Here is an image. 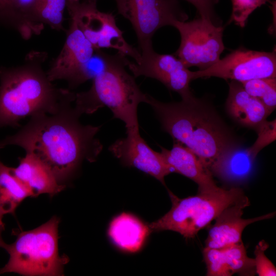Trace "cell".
Returning a JSON list of instances; mask_svg holds the SVG:
<instances>
[{"instance_id": "15", "label": "cell", "mask_w": 276, "mask_h": 276, "mask_svg": "<svg viewBox=\"0 0 276 276\" xmlns=\"http://www.w3.org/2000/svg\"><path fill=\"white\" fill-rule=\"evenodd\" d=\"M202 254L208 276L256 274L254 259L247 256L243 242L220 248L204 247Z\"/></svg>"}, {"instance_id": "26", "label": "cell", "mask_w": 276, "mask_h": 276, "mask_svg": "<svg viewBox=\"0 0 276 276\" xmlns=\"http://www.w3.org/2000/svg\"><path fill=\"white\" fill-rule=\"evenodd\" d=\"M232 11L229 22L241 28L245 27L249 15L269 0H231Z\"/></svg>"}, {"instance_id": "18", "label": "cell", "mask_w": 276, "mask_h": 276, "mask_svg": "<svg viewBox=\"0 0 276 276\" xmlns=\"http://www.w3.org/2000/svg\"><path fill=\"white\" fill-rule=\"evenodd\" d=\"M11 168L13 174L27 189L31 197L42 194L53 196L66 187L58 182L48 167L32 154L26 153L18 166Z\"/></svg>"}, {"instance_id": "14", "label": "cell", "mask_w": 276, "mask_h": 276, "mask_svg": "<svg viewBox=\"0 0 276 276\" xmlns=\"http://www.w3.org/2000/svg\"><path fill=\"white\" fill-rule=\"evenodd\" d=\"M250 205L248 198L229 205L215 219L205 240V247L220 248L242 242V234L248 225L274 217L275 212L259 217L244 219L243 210Z\"/></svg>"}, {"instance_id": "8", "label": "cell", "mask_w": 276, "mask_h": 276, "mask_svg": "<svg viewBox=\"0 0 276 276\" xmlns=\"http://www.w3.org/2000/svg\"><path fill=\"white\" fill-rule=\"evenodd\" d=\"M97 4L80 0H67L66 8L70 17L76 21L95 50L114 49L139 62L141 59L139 50L126 41L114 15L99 11Z\"/></svg>"}, {"instance_id": "6", "label": "cell", "mask_w": 276, "mask_h": 276, "mask_svg": "<svg viewBox=\"0 0 276 276\" xmlns=\"http://www.w3.org/2000/svg\"><path fill=\"white\" fill-rule=\"evenodd\" d=\"M168 193L171 209L148 226L151 232L171 231L186 239L194 238L227 206L248 198L242 189L236 187L229 189L218 187L184 198L178 197L170 190Z\"/></svg>"}, {"instance_id": "22", "label": "cell", "mask_w": 276, "mask_h": 276, "mask_svg": "<svg viewBox=\"0 0 276 276\" xmlns=\"http://www.w3.org/2000/svg\"><path fill=\"white\" fill-rule=\"evenodd\" d=\"M67 0H38L35 18L37 22L48 25L56 31H66L63 24Z\"/></svg>"}, {"instance_id": "17", "label": "cell", "mask_w": 276, "mask_h": 276, "mask_svg": "<svg viewBox=\"0 0 276 276\" xmlns=\"http://www.w3.org/2000/svg\"><path fill=\"white\" fill-rule=\"evenodd\" d=\"M256 158L238 141L222 151L210 167L213 176L233 185L245 182L251 175Z\"/></svg>"}, {"instance_id": "28", "label": "cell", "mask_w": 276, "mask_h": 276, "mask_svg": "<svg viewBox=\"0 0 276 276\" xmlns=\"http://www.w3.org/2000/svg\"><path fill=\"white\" fill-rule=\"evenodd\" d=\"M268 247V244L263 240L260 241L255 247L254 250L255 271L259 276L276 275L275 266L265 254Z\"/></svg>"}, {"instance_id": "21", "label": "cell", "mask_w": 276, "mask_h": 276, "mask_svg": "<svg viewBox=\"0 0 276 276\" xmlns=\"http://www.w3.org/2000/svg\"><path fill=\"white\" fill-rule=\"evenodd\" d=\"M28 197H31L30 192L13 174L12 168L0 160V226H4V215L14 214L18 205Z\"/></svg>"}, {"instance_id": "27", "label": "cell", "mask_w": 276, "mask_h": 276, "mask_svg": "<svg viewBox=\"0 0 276 276\" xmlns=\"http://www.w3.org/2000/svg\"><path fill=\"white\" fill-rule=\"evenodd\" d=\"M257 137L248 149L253 157L256 158L259 153L265 147L273 142L276 139L275 119L262 123L255 130Z\"/></svg>"}, {"instance_id": "5", "label": "cell", "mask_w": 276, "mask_h": 276, "mask_svg": "<svg viewBox=\"0 0 276 276\" xmlns=\"http://www.w3.org/2000/svg\"><path fill=\"white\" fill-rule=\"evenodd\" d=\"M59 218L52 217L40 226L17 234L15 241L8 244L7 264L0 274L14 272L27 276H60L68 262L65 255L58 250Z\"/></svg>"}, {"instance_id": "10", "label": "cell", "mask_w": 276, "mask_h": 276, "mask_svg": "<svg viewBox=\"0 0 276 276\" xmlns=\"http://www.w3.org/2000/svg\"><path fill=\"white\" fill-rule=\"evenodd\" d=\"M217 77L240 83L255 79L276 77V52L239 48L209 67L193 72V80Z\"/></svg>"}, {"instance_id": "31", "label": "cell", "mask_w": 276, "mask_h": 276, "mask_svg": "<svg viewBox=\"0 0 276 276\" xmlns=\"http://www.w3.org/2000/svg\"><path fill=\"white\" fill-rule=\"evenodd\" d=\"M4 228V226H0V247L4 248L6 250L8 247V244L4 242L2 236V233Z\"/></svg>"}, {"instance_id": "11", "label": "cell", "mask_w": 276, "mask_h": 276, "mask_svg": "<svg viewBox=\"0 0 276 276\" xmlns=\"http://www.w3.org/2000/svg\"><path fill=\"white\" fill-rule=\"evenodd\" d=\"M141 59L139 62L130 61L127 66L134 77L144 76L155 79L168 89L177 93L185 99L192 97L190 83L192 73L177 57L156 53L152 44L139 49Z\"/></svg>"}, {"instance_id": "4", "label": "cell", "mask_w": 276, "mask_h": 276, "mask_svg": "<svg viewBox=\"0 0 276 276\" xmlns=\"http://www.w3.org/2000/svg\"><path fill=\"white\" fill-rule=\"evenodd\" d=\"M129 62L120 53L109 55L106 68L93 79L89 89L76 93L74 104L82 114H91L106 106L114 118L125 123L126 131L139 130L137 108L146 103V94L126 71Z\"/></svg>"}, {"instance_id": "32", "label": "cell", "mask_w": 276, "mask_h": 276, "mask_svg": "<svg viewBox=\"0 0 276 276\" xmlns=\"http://www.w3.org/2000/svg\"><path fill=\"white\" fill-rule=\"evenodd\" d=\"M98 1V0H82L81 1L86 3H97Z\"/></svg>"}, {"instance_id": "13", "label": "cell", "mask_w": 276, "mask_h": 276, "mask_svg": "<svg viewBox=\"0 0 276 276\" xmlns=\"http://www.w3.org/2000/svg\"><path fill=\"white\" fill-rule=\"evenodd\" d=\"M65 32L66 37L63 47L52 62L47 74L52 82L65 80L71 90L79 71L95 49L73 18H70L68 29Z\"/></svg>"}, {"instance_id": "7", "label": "cell", "mask_w": 276, "mask_h": 276, "mask_svg": "<svg viewBox=\"0 0 276 276\" xmlns=\"http://www.w3.org/2000/svg\"><path fill=\"white\" fill-rule=\"evenodd\" d=\"M172 27L180 36L175 56L188 68L205 70L220 59L225 49L222 27L200 17L189 21H175Z\"/></svg>"}, {"instance_id": "23", "label": "cell", "mask_w": 276, "mask_h": 276, "mask_svg": "<svg viewBox=\"0 0 276 276\" xmlns=\"http://www.w3.org/2000/svg\"><path fill=\"white\" fill-rule=\"evenodd\" d=\"M0 25L16 31L24 39L39 32L16 12L15 0H0Z\"/></svg>"}, {"instance_id": "9", "label": "cell", "mask_w": 276, "mask_h": 276, "mask_svg": "<svg viewBox=\"0 0 276 276\" xmlns=\"http://www.w3.org/2000/svg\"><path fill=\"white\" fill-rule=\"evenodd\" d=\"M114 1L118 14L132 25L139 49L152 44L153 36L160 28L188 19L177 0Z\"/></svg>"}, {"instance_id": "29", "label": "cell", "mask_w": 276, "mask_h": 276, "mask_svg": "<svg viewBox=\"0 0 276 276\" xmlns=\"http://www.w3.org/2000/svg\"><path fill=\"white\" fill-rule=\"evenodd\" d=\"M38 0H15V8L17 13L29 24L41 32L44 25L37 22L35 11Z\"/></svg>"}, {"instance_id": "25", "label": "cell", "mask_w": 276, "mask_h": 276, "mask_svg": "<svg viewBox=\"0 0 276 276\" xmlns=\"http://www.w3.org/2000/svg\"><path fill=\"white\" fill-rule=\"evenodd\" d=\"M109 54L95 50L91 57L82 66L71 87L75 88L89 80H93L106 67Z\"/></svg>"}, {"instance_id": "30", "label": "cell", "mask_w": 276, "mask_h": 276, "mask_svg": "<svg viewBox=\"0 0 276 276\" xmlns=\"http://www.w3.org/2000/svg\"><path fill=\"white\" fill-rule=\"evenodd\" d=\"M192 4L197 9L200 17L210 20L215 25L217 24L214 7L218 0H185Z\"/></svg>"}, {"instance_id": "19", "label": "cell", "mask_w": 276, "mask_h": 276, "mask_svg": "<svg viewBox=\"0 0 276 276\" xmlns=\"http://www.w3.org/2000/svg\"><path fill=\"white\" fill-rule=\"evenodd\" d=\"M225 108L235 122L254 130L270 114L260 101L244 90L240 82L234 80L229 83Z\"/></svg>"}, {"instance_id": "2", "label": "cell", "mask_w": 276, "mask_h": 276, "mask_svg": "<svg viewBox=\"0 0 276 276\" xmlns=\"http://www.w3.org/2000/svg\"><path fill=\"white\" fill-rule=\"evenodd\" d=\"M146 103L154 111L162 129L174 142L192 150L209 170L218 156L237 141L212 104L204 98L193 95L179 102L165 103L146 94Z\"/></svg>"}, {"instance_id": "24", "label": "cell", "mask_w": 276, "mask_h": 276, "mask_svg": "<svg viewBox=\"0 0 276 276\" xmlns=\"http://www.w3.org/2000/svg\"><path fill=\"white\" fill-rule=\"evenodd\" d=\"M241 83L244 90L260 101L270 114L275 109V78L255 79Z\"/></svg>"}, {"instance_id": "16", "label": "cell", "mask_w": 276, "mask_h": 276, "mask_svg": "<svg viewBox=\"0 0 276 276\" xmlns=\"http://www.w3.org/2000/svg\"><path fill=\"white\" fill-rule=\"evenodd\" d=\"M160 148V154L172 172L182 175L196 183L198 192L211 191L218 187L210 170L190 149L176 142L170 150L162 147Z\"/></svg>"}, {"instance_id": "12", "label": "cell", "mask_w": 276, "mask_h": 276, "mask_svg": "<svg viewBox=\"0 0 276 276\" xmlns=\"http://www.w3.org/2000/svg\"><path fill=\"white\" fill-rule=\"evenodd\" d=\"M126 136L117 140L109 151L124 166L135 168L165 185V178L172 173L160 153L152 149L141 136L139 130L126 131Z\"/></svg>"}, {"instance_id": "1", "label": "cell", "mask_w": 276, "mask_h": 276, "mask_svg": "<svg viewBox=\"0 0 276 276\" xmlns=\"http://www.w3.org/2000/svg\"><path fill=\"white\" fill-rule=\"evenodd\" d=\"M75 100L64 103L53 113L30 117L16 133L0 141V148L21 147L41 160L58 182L66 186L84 160L95 162L103 149L96 137L101 126L80 122L82 113L75 106Z\"/></svg>"}, {"instance_id": "3", "label": "cell", "mask_w": 276, "mask_h": 276, "mask_svg": "<svg viewBox=\"0 0 276 276\" xmlns=\"http://www.w3.org/2000/svg\"><path fill=\"white\" fill-rule=\"evenodd\" d=\"M44 51H31L18 66H0V128L19 126L27 117L53 113L76 97L69 89L56 87L44 71Z\"/></svg>"}, {"instance_id": "20", "label": "cell", "mask_w": 276, "mask_h": 276, "mask_svg": "<svg viewBox=\"0 0 276 276\" xmlns=\"http://www.w3.org/2000/svg\"><path fill=\"white\" fill-rule=\"evenodd\" d=\"M150 232L148 226L128 213H122L114 217L108 229V235L113 244L129 253L141 250Z\"/></svg>"}]
</instances>
